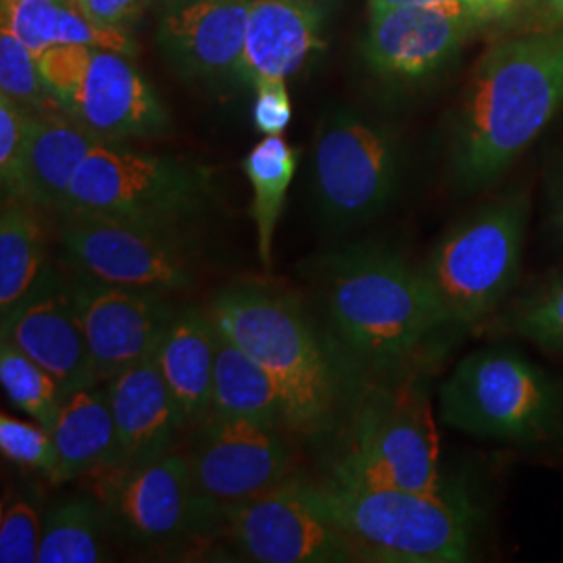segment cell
<instances>
[{
	"label": "cell",
	"instance_id": "39",
	"mask_svg": "<svg viewBox=\"0 0 563 563\" xmlns=\"http://www.w3.org/2000/svg\"><path fill=\"white\" fill-rule=\"evenodd\" d=\"M409 4H463V7H470V9L478 11L470 0H367L369 13H378V11L395 9V7H409ZM478 13H481V11H478ZM486 18H488V15H486Z\"/></svg>",
	"mask_w": 563,
	"mask_h": 563
},
{
	"label": "cell",
	"instance_id": "33",
	"mask_svg": "<svg viewBox=\"0 0 563 563\" xmlns=\"http://www.w3.org/2000/svg\"><path fill=\"white\" fill-rule=\"evenodd\" d=\"M41 505L30 497H13L0 516V562L36 563L41 553Z\"/></svg>",
	"mask_w": 563,
	"mask_h": 563
},
{
	"label": "cell",
	"instance_id": "2",
	"mask_svg": "<svg viewBox=\"0 0 563 563\" xmlns=\"http://www.w3.org/2000/svg\"><path fill=\"white\" fill-rule=\"evenodd\" d=\"M563 109V27L507 38L465 81L449 139V172L462 195L495 186Z\"/></svg>",
	"mask_w": 563,
	"mask_h": 563
},
{
	"label": "cell",
	"instance_id": "5",
	"mask_svg": "<svg viewBox=\"0 0 563 563\" xmlns=\"http://www.w3.org/2000/svg\"><path fill=\"white\" fill-rule=\"evenodd\" d=\"M363 383L342 418L325 478L357 486L439 490L441 444L428 390L411 374Z\"/></svg>",
	"mask_w": 563,
	"mask_h": 563
},
{
	"label": "cell",
	"instance_id": "23",
	"mask_svg": "<svg viewBox=\"0 0 563 563\" xmlns=\"http://www.w3.org/2000/svg\"><path fill=\"white\" fill-rule=\"evenodd\" d=\"M57 449L53 483H71L109 467L118 455V434L107 384L76 390L60 405L51 430Z\"/></svg>",
	"mask_w": 563,
	"mask_h": 563
},
{
	"label": "cell",
	"instance_id": "35",
	"mask_svg": "<svg viewBox=\"0 0 563 563\" xmlns=\"http://www.w3.org/2000/svg\"><path fill=\"white\" fill-rule=\"evenodd\" d=\"M255 104L253 121L263 136H282L292 120V101L286 80L265 78L253 84Z\"/></svg>",
	"mask_w": 563,
	"mask_h": 563
},
{
	"label": "cell",
	"instance_id": "32",
	"mask_svg": "<svg viewBox=\"0 0 563 563\" xmlns=\"http://www.w3.org/2000/svg\"><path fill=\"white\" fill-rule=\"evenodd\" d=\"M34 113L0 95V181L4 199H23Z\"/></svg>",
	"mask_w": 563,
	"mask_h": 563
},
{
	"label": "cell",
	"instance_id": "1",
	"mask_svg": "<svg viewBox=\"0 0 563 563\" xmlns=\"http://www.w3.org/2000/svg\"><path fill=\"white\" fill-rule=\"evenodd\" d=\"M207 311L276 384L288 434L330 439L365 372L332 332L323 334L301 297L278 282L241 280L220 290Z\"/></svg>",
	"mask_w": 563,
	"mask_h": 563
},
{
	"label": "cell",
	"instance_id": "4",
	"mask_svg": "<svg viewBox=\"0 0 563 563\" xmlns=\"http://www.w3.org/2000/svg\"><path fill=\"white\" fill-rule=\"evenodd\" d=\"M311 488L360 563H463L474 555L483 518L462 484L402 490L322 478Z\"/></svg>",
	"mask_w": 563,
	"mask_h": 563
},
{
	"label": "cell",
	"instance_id": "18",
	"mask_svg": "<svg viewBox=\"0 0 563 563\" xmlns=\"http://www.w3.org/2000/svg\"><path fill=\"white\" fill-rule=\"evenodd\" d=\"M2 341H9L44 367L57 384L63 399L76 390L97 386L88 342L67 288V278L51 269L41 286L0 323Z\"/></svg>",
	"mask_w": 563,
	"mask_h": 563
},
{
	"label": "cell",
	"instance_id": "27",
	"mask_svg": "<svg viewBox=\"0 0 563 563\" xmlns=\"http://www.w3.org/2000/svg\"><path fill=\"white\" fill-rule=\"evenodd\" d=\"M297 165L299 148L290 146L282 136H265L242 162L253 188L251 216L257 230V253L267 269L274 257V239Z\"/></svg>",
	"mask_w": 563,
	"mask_h": 563
},
{
	"label": "cell",
	"instance_id": "28",
	"mask_svg": "<svg viewBox=\"0 0 563 563\" xmlns=\"http://www.w3.org/2000/svg\"><path fill=\"white\" fill-rule=\"evenodd\" d=\"M111 526L92 495L63 499L44 514L38 563H99L111 560Z\"/></svg>",
	"mask_w": 563,
	"mask_h": 563
},
{
	"label": "cell",
	"instance_id": "10",
	"mask_svg": "<svg viewBox=\"0 0 563 563\" xmlns=\"http://www.w3.org/2000/svg\"><path fill=\"white\" fill-rule=\"evenodd\" d=\"M42 76L67 118L104 142L162 139L172 118L128 55L97 46H53L38 55Z\"/></svg>",
	"mask_w": 563,
	"mask_h": 563
},
{
	"label": "cell",
	"instance_id": "21",
	"mask_svg": "<svg viewBox=\"0 0 563 563\" xmlns=\"http://www.w3.org/2000/svg\"><path fill=\"white\" fill-rule=\"evenodd\" d=\"M216 346L218 328L209 311L184 307L176 311L155 349L184 430L197 428L211 413Z\"/></svg>",
	"mask_w": 563,
	"mask_h": 563
},
{
	"label": "cell",
	"instance_id": "34",
	"mask_svg": "<svg viewBox=\"0 0 563 563\" xmlns=\"http://www.w3.org/2000/svg\"><path fill=\"white\" fill-rule=\"evenodd\" d=\"M0 449L9 462L36 470L53 481L57 470V449L53 434L41 423L23 422L9 413L0 416Z\"/></svg>",
	"mask_w": 563,
	"mask_h": 563
},
{
	"label": "cell",
	"instance_id": "15",
	"mask_svg": "<svg viewBox=\"0 0 563 563\" xmlns=\"http://www.w3.org/2000/svg\"><path fill=\"white\" fill-rule=\"evenodd\" d=\"M218 534L244 562H360L346 537L318 505L311 481L292 476L228 511Z\"/></svg>",
	"mask_w": 563,
	"mask_h": 563
},
{
	"label": "cell",
	"instance_id": "38",
	"mask_svg": "<svg viewBox=\"0 0 563 563\" xmlns=\"http://www.w3.org/2000/svg\"><path fill=\"white\" fill-rule=\"evenodd\" d=\"M470 2L495 23L511 20L522 11L523 7L534 4V0H470Z\"/></svg>",
	"mask_w": 563,
	"mask_h": 563
},
{
	"label": "cell",
	"instance_id": "24",
	"mask_svg": "<svg viewBox=\"0 0 563 563\" xmlns=\"http://www.w3.org/2000/svg\"><path fill=\"white\" fill-rule=\"evenodd\" d=\"M2 25L36 57L53 46H97L136 55V42L128 32L90 20L78 0H2Z\"/></svg>",
	"mask_w": 563,
	"mask_h": 563
},
{
	"label": "cell",
	"instance_id": "7",
	"mask_svg": "<svg viewBox=\"0 0 563 563\" xmlns=\"http://www.w3.org/2000/svg\"><path fill=\"white\" fill-rule=\"evenodd\" d=\"M444 426L486 441L532 444L563 428V390L537 363L505 346L455 363L439 388Z\"/></svg>",
	"mask_w": 563,
	"mask_h": 563
},
{
	"label": "cell",
	"instance_id": "26",
	"mask_svg": "<svg viewBox=\"0 0 563 563\" xmlns=\"http://www.w3.org/2000/svg\"><path fill=\"white\" fill-rule=\"evenodd\" d=\"M38 207L2 199L0 213V318L25 301L53 269Z\"/></svg>",
	"mask_w": 563,
	"mask_h": 563
},
{
	"label": "cell",
	"instance_id": "22",
	"mask_svg": "<svg viewBox=\"0 0 563 563\" xmlns=\"http://www.w3.org/2000/svg\"><path fill=\"white\" fill-rule=\"evenodd\" d=\"M101 139L67 115H36L25 163L23 201L60 216L71 184Z\"/></svg>",
	"mask_w": 563,
	"mask_h": 563
},
{
	"label": "cell",
	"instance_id": "31",
	"mask_svg": "<svg viewBox=\"0 0 563 563\" xmlns=\"http://www.w3.org/2000/svg\"><path fill=\"white\" fill-rule=\"evenodd\" d=\"M505 325L523 341L563 355V272L526 295Z\"/></svg>",
	"mask_w": 563,
	"mask_h": 563
},
{
	"label": "cell",
	"instance_id": "6",
	"mask_svg": "<svg viewBox=\"0 0 563 563\" xmlns=\"http://www.w3.org/2000/svg\"><path fill=\"white\" fill-rule=\"evenodd\" d=\"M530 211V188H507L453 223L432 246L422 272L449 330H474L507 301L522 274Z\"/></svg>",
	"mask_w": 563,
	"mask_h": 563
},
{
	"label": "cell",
	"instance_id": "14",
	"mask_svg": "<svg viewBox=\"0 0 563 563\" xmlns=\"http://www.w3.org/2000/svg\"><path fill=\"white\" fill-rule=\"evenodd\" d=\"M195 430L186 457L195 490L218 532L228 511L292 476L286 430L216 416Z\"/></svg>",
	"mask_w": 563,
	"mask_h": 563
},
{
	"label": "cell",
	"instance_id": "13",
	"mask_svg": "<svg viewBox=\"0 0 563 563\" xmlns=\"http://www.w3.org/2000/svg\"><path fill=\"white\" fill-rule=\"evenodd\" d=\"M59 239L71 269L90 278L167 297L195 286L188 236L99 216H60Z\"/></svg>",
	"mask_w": 563,
	"mask_h": 563
},
{
	"label": "cell",
	"instance_id": "19",
	"mask_svg": "<svg viewBox=\"0 0 563 563\" xmlns=\"http://www.w3.org/2000/svg\"><path fill=\"white\" fill-rule=\"evenodd\" d=\"M104 384L118 434V455L109 467H134L176 451L184 426L155 351Z\"/></svg>",
	"mask_w": 563,
	"mask_h": 563
},
{
	"label": "cell",
	"instance_id": "36",
	"mask_svg": "<svg viewBox=\"0 0 563 563\" xmlns=\"http://www.w3.org/2000/svg\"><path fill=\"white\" fill-rule=\"evenodd\" d=\"M81 11L104 27L128 32L141 20L146 0H78Z\"/></svg>",
	"mask_w": 563,
	"mask_h": 563
},
{
	"label": "cell",
	"instance_id": "17",
	"mask_svg": "<svg viewBox=\"0 0 563 563\" xmlns=\"http://www.w3.org/2000/svg\"><path fill=\"white\" fill-rule=\"evenodd\" d=\"M251 0H165L157 42L188 80L228 88L246 84V23Z\"/></svg>",
	"mask_w": 563,
	"mask_h": 563
},
{
	"label": "cell",
	"instance_id": "30",
	"mask_svg": "<svg viewBox=\"0 0 563 563\" xmlns=\"http://www.w3.org/2000/svg\"><path fill=\"white\" fill-rule=\"evenodd\" d=\"M0 95L36 115H67L42 76L38 57L7 25L0 27Z\"/></svg>",
	"mask_w": 563,
	"mask_h": 563
},
{
	"label": "cell",
	"instance_id": "11",
	"mask_svg": "<svg viewBox=\"0 0 563 563\" xmlns=\"http://www.w3.org/2000/svg\"><path fill=\"white\" fill-rule=\"evenodd\" d=\"M111 532L144 549L176 547L218 532L195 490L186 453L172 451L134 467L88 474Z\"/></svg>",
	"mask_w": 563,
	"mask_h": 563
},
{
	"label": "cell",
	"instance_id": "41",
	"mask_svg": "<svg viewBox=\"0 0 563 563\" xmlns=\"http://www.w3.org/2000/svg\"><path fill=\"white\" fill-rule=\"evenodd\" d=\"M163 2L165 0H146V4H159V7H162Z\"/></svg>",
	"mask_w": 563,
	"mask_h": 563
},
{
	"label": "cell",
	"instance_id": "37",
	"mask_svg": "<svg viewBox=\"0 0 563 563\" xmlns=\"http://www.w3.org/2000/svg\"><path fill=\"white\" fill-rule=\"evenodd\" d=\"M547 228L563 244V159L551 169L547 180Z\"/></svg>",
	"mask_w": 563,
	"mask_h": 563
},
{
	"label": "cell",
	"instance_id": "16",
	"mask_svg": "<svg viewBox=\"0 0 563 563\" xmlns=\"http://www.w3.org/2000/svg\"><path fill=\"white\" fill-rule=\"evenodd\" d=\"M67 288L101 384L151 355L178 311L167 295L113 286L78 269Z\"/></svg>",
	"mask_w": 563,
	"mask_h": 563
},
{
	"label": "cell",
	"instance_id": "8",
	"mask_svg": "<svg viewBox=\"0 0 563 563\" xmlns=\"http://www.w3.org/2000/svg\"><path fill=\"white\" fill-rule=\"evenodd\" d=\"M211 190L201 165L101 142L81 163L60 216H99L188 236Z\"/></svg>",
	"mask_w": 563,
	"mask_h": 563
},
{
	"label": "cell",
	"instance_id": "12",
	"mask_svg": "<svg viewBox=\"0 0 563 563\" xmlns=\"http://www.w3.org/2000/svg\"><path fill=\"white\" fill-rule=\"evenodd\" d=\"M493 25L490 18L463 4H409L369 13L363 65L390 92L426 90Z\"/></svg>",
	"mask_w": 563,
	"mask_h": 563
},
{
	"label": "cell",
	"instance_id": "9",
	"mask_svg": "<svg viewBox=\"0 0 563 563\" xmlns=\"http://www.w3.org/2000/svg\"><path fill=\"white\" fill-rule=\"evenodd\" d=\"M405 176V146L390 123L349 107L325 111L311 151V192L334 230L374 222L395 202Z\"/></svg>",
	"mask_w": 563,
	"mask_h": 563
},
{
	"label": "cell",
	"instance_id": "3",
	"mask_svg": "<svg viewBox=\"0 0 563 563\" xmlns=\"http://www.w3.org/2000/svg\"><path fill=\"white\" fill-rule=\"evenodd\" d=\"M330 332L365 374H411L449 330L422 265L374 242L349 244L318 262Z\"/></svg>",
	"mask_w": 563,
	"mask_h": 563
},
{
	"label": "cell",
	"instance_id": "40",
	"mask_svg": "<svg viewBox=\"0 0 563 563\" xmlns=\"http://www.w3.org/2000/svg\"><path fill=\"white\" fill-rule=\"evenodd\" d=\"M532 7L543 15L544 27H563V0H534Z\"/></svg>",
	"mask_w": 563,
	"mask_h": 563
},
{
	"label": "cell",
	"instance_id": "29",
	"mask_svg": "<svg viewBox=\"0 0 563 563\" xmlns=\"http://www.w3.org/2000/svg\"><path fill=\"white\" fill-rule=\"evenodd\" d=\"M0 383L21 413L30 420L41 423L48 432L55 428L59 418L63 393L57 380L15 344L0 342Z\"/></svg>",
	"mask_w": 563,
	"mask_h": 563
},
{
	"label": "cell",
	"instance_id": "25",
	"mask_svg": "<svg viewBox=\"0 0 563 563\" xmlns=\"http://www.w3.org/2000/svg\"><path fill=\"white\" fill-rule=\"evenodd\" d=\"M209 416L246 420L267 428L286 430L284 402L276 384L262 365L246 351H242L228 334H223L220 328Z\"/></svg>",
	"mask_w": 563,
	"mask_h": 563
},
{
	"label": "cell",
	"instance_id": "20",
	"mask_svg": "<svg viewBox=\"0 0 563 563\" xmlns=\"http://www.w3.org/2000/svg\"><path fill=\"white\" fill-rule=\"evenodd\" d=\"M330 0H251L244 65L249 86L265 78L288 80L323 48Z\"/></svg>",
	"mask_w": 563,
	"mask_h": 563
}]
</instances>
